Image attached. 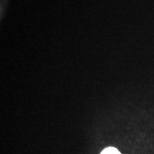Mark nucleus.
Segmentation results:
<instances>
[{"instance_id": "f257e3e1", "label": "nucleus", "mask_w": 154, "mask_h": 154, "mask_svg": "<svg viewBox=\"0 0 154 154\" xmlns=\"http://www.w3.org/2000/svg\"><path fill=\"white\" fill-rule=\"evenodd\" d=\"M100 154H122L115 147H107L104 149Z\"/></svg>"}]
</instances>
